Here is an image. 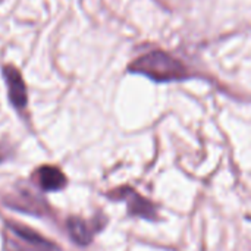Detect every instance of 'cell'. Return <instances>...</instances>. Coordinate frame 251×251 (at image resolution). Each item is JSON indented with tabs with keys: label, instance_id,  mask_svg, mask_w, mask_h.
I'll use <instances>...</instances> for the list:
<instances>
[{
	"label": "cell",
	"instance_id": "cell-1",
	"mask_svg": "<svg viewBox=\"0 0 251 251\" xmlns=\"http://www.w3.org/2000/svg\"><path fill=\"white\" fill-rule=\"evenodd\" d=\"M128 71L144 75L156 82L181 81L191 76L190 69L182 60L163 50H151L140 56L129 65Z\"/></svg>",
	"mask_w": 251,
	"mask_h": 251
},
{
	"label": "cell",
	"instance_id": "cell-2",
	"mask_svg": "<svg viewBox=\"0 0 251 251\" xmlns=\"http://www.w3.org/2000/svg\"><path fill=\"white\" fill-rule=\"evenodd\" d=\"M1 238L4 251H59L54 243L16 221L3 224Z\"/></svg>",
	"mask_w": 251,
	"mask_h": 251
},
{
	"label": "cell",
	"instance_id": "cell-3",
	"mask_svg": "<svg viewBox=\"0 0 251 251\" xmlns=\"http://www.w3.org/2000/svg\"><path fill=\"white\" fill-rule=\"evenodd\" d=\"M3 203L6 207L12 209L15 212L32 215L37 218H41L49 213V203L26 187H21V188L9 193L3 199Z\"/></svg>",
	"mask_w": 251,
	"mask_h": 251
},
{
	"label": "cell",
	"instance_id": "cell-4",
	"mask_svg": "<svg viewBox=\"0 0 251 251\" xmlns=\"http://www.w3.org/2000/svg\"><path fill=\"white\" fill-rule=\"evenodd\" d=\"M107 197L116 201H125L128 206V213L131 216L144 218L149 221L156 219L157 210L153 206V203L144 199L143 196H140L135 190L129 187H121L118 190H113L112 193L107 194Z\"/></svg>",
	"mask_w": 251,
	"mask_h": 251
},
{
	"label": "cell",
	"instance_id": "cell-5",
	"mask_svg": "<svg viewBox=\"0 0 251 251\" xmlns=\"http://www.w3.org/2000/svg\"><path fill=\"white\" fill-rule=\"evenodd\" d=\"M3 78L7 87L9 101L16 110H24L28 103V94L21 72L12 65H6L3 68Z\"/></svg>",
	"mask_w": 251,
	"mask_h": 251
},
{
	"label": "cell",
	"instance_id": "cell-6",
	"mask_svg": "<svg viewBox=\"0 0 251 251\" xmlns=\"http://www.w3.org/2000/svg\"><path fill=\"white\" fill-rule=\"evenodd\" d=\"M66 228H68V234L72 238V241L76 246L85 247L93 241L94 235L103 228V224H100L99 219L85 221L78 216H71L66 221Z\"/></svg>",
	"mask_w": 251,
	"mask_h": 251
},
{
	"label": "cell",
	"instance_id": "cell-7",
	"mask_svg": "<svg viewBox=\"0 0 251 251\" xmlns=\"http://www.w3.org/2000/svg\"><path fill=\"white\" fill-rule=\"evenodd\" d=\"M35 178V184L43 193H54V191H62L68 185V179L65 174L56 168V166H40L35 174L32 175Z\"/></svg>",
	"mask_w": 251,
	"mask_h": 251
},
{
	"label": "cell",
	"instance_id": "cell-8",
	"mask_svg": "<svg viewBox=\"0 0 251 251\" xmlns=\"http://www.w3.org/2000/svg\"><path fill=\"white\" fill-rule=\"evenodd\" d=\"M6 156H7V154H6L4 151H1V147H0V162H3V160L6 159Z\"/></svg>",
	"mask_w": 251,
	"mask_h": 251
}]
</instances>
